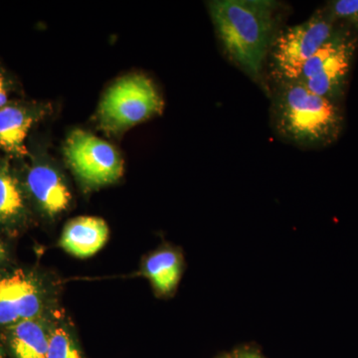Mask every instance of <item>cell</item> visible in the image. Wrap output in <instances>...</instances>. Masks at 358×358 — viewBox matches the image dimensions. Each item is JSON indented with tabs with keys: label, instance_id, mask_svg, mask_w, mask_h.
<instances>
[{
	"label": "cell",
	"instance_id": "6da1fadb",
	"mask_svg": "<svg viewBox=\"0 0 358 358\" xmlns=\"http://www.w3.org/2000/svg\"><path fill=\"white\" fill-rule=\"evenodd\" d=\"M208 7L226 55L254 81H260L274 41L277 2L214 0Z\"/></svg>",
	"mask_w": 358,
	"mask_h": 358
},
{
	"label": "cell",
	"instance_id": "7a4b0ae2",
	"mask_svg": "<svg viewBox=\"0 0 358 358\" xmlns=\"http://www.w3.org/2000/svg\"><path fill=\"white\" fill-rule=\"evenodd\" d=\"M274 120L282 136L303 147L336 140L343 124L333 101L315 95L298 81L282 84L275 99Z\"/></svg>",
	"mask_w": 358,
	"mask_h": 358
},
{
	"label": "cell",
	"instance_id": "3957f363",
	"mask_svg": "<svg viewBox=\"0 0 358 358\" xmlns=\"http://www.w3.org/2000/svg\"><path fill=\"white\" fill-rule=\"evenodd\" d=\"M63 282L55 273L16 268L0 273V327L55 312Z\"/></svg>",
	"mask_w": 358,
	"mask_h": 358
},
{
	"label": "cell",
	"instance_id": "277c9868",
	"mask_svg": "<svg viewBox=\"0 0 358 358\" xmlns=\"http://www.w3.org/2000/svg\"><path fill=\"white\" fill-rule=\"evenodd\" d=\"M164 103L154 83L143 75L122 78L110 87L99 107V122L119 134L162 114Z\"/></svg>",
	"mask_w": 358,
	"mask_h": 358
},
{
	"label": "cell",
	"instance_id": "5b68a950",
	"mask_svg": "<svg viewBox=\"0 0 358 358\" xmlns=\"http://www.w3.org/2000/svg\"><path fill=\"white\" fill-rule=\"evenodd\" d=\"M334 33L333 21L322 13L282 30L273 41L271 51L275 77L281 84L296 81L306 62Z\"/></svg>",
	"mask_w": 358,
	"mask_h": 358
},
{
	"label": "cell",
	"instance_id": "8992f818",
	"mask_svg": "<svg viewBox=\"0 0 358 358\" xmlns=\"http://www.w3.org/2000/svg\"><path fill=\"white\" fill-rule=\"evenodd\" d=\"M64 152L71 169L86 189L114 185L124 173L120 152L88 131H72L66 141Z\"/></svg>",
	"mask_w": 358,
	"mask_h": 358
},
{
	"label": "cell",
	"instance_id": "52a82bcc",
	"mask_svg": "<svg viewBox=\"0 0 358 358\" xmlns=\"http://www.w3.org/2000/svg\"><path fill=\"white\" fill-rule=\"evenodd\" d=\"M353 53L355 42L345 35L334 33L306 62L296 81L315 95L331 101L345 83Z\"/></svg>",
	"mask_w": 358,
	"mask_h": 358
},
{
	"label": "cell",
	"instance_id": "ba28073f",
	"mask_svg": "<svg viewBox=\"0 0 358 358\" xmlns=\"http://www.w3.org/2000/svg\"><path fill=\"white\" fill-rule=\"evenodd\" d=\"M25 187L42 215L55 220L72 203L73 195L64 174L47 162L33 164L26 174Z\"/></svg>",
	"mask_w": 358,
	"mask_h": 358
},
{
	"label": "cell",
	"instance_id": "9c48e42d",
	"mask_svg": "<svg viewBox=\"0 0 358 358\" xmlns=\"http://www.w3.org/2000/svg\"><path fill=\"white\" fill-rule=\"evenodd\" d=\"M61 308L7 327L6 339L13 358H46L54 320Z\"/></svg>",
	"mask_w": 358,
	"mask_h": 358
},
{
	"label": "cell",
	"instance_id": "30bf717a",
	"mask_svg": "<svg viewBox=\"0 0 358 358\" xmlns=\"http://www.w3.org/2000/svg\"><path fill=\"white\" fill-rule=\"evenodd\" d=\"M107 222L95 216H80L66 224L59 245L66 253L86 259L103 248L109 239Z\"/></svg>",
	"mask_w": 358,
	"mask_h": 358
},
{
	"label": "cell",
	"instance_id": "8fae6325",
	"mask_svg": "<svg viewBox=\"0 0 358 358\" xmlns=\"http://www.w3.org/2000/svg\"><path fill=\"white\" fill-rule=\"evenodd\" d=\"M45 107L7 103L0 109V150L14 157L28 155L26 140L35 122L45 115Z\"/></svg>",
	"mask_w": 358,
	"mask_h": 358
},
{
	"label": "cell",
	"instance_id": "7c38bea8",
	"mask_svg": "<svg viewBox=\"0 0 358 358\" xmlns=\"http://www.w3.org/2000/svg\"><path fill=\"white\" fill-rule=\"evenodd\" d=\"M141 270L157 296H169L176 292L180 282L183 257L173 247L164 246L145 257Z\"/></svg>",
	"mask_w": 358,
	"mask_h": 358
},
{
	"label": "cell",
	"instance_id": "4fadbf2b",
	"mask_svg": "<svg viewBox=\"0 0 358 358\" xmlns=\"http://www.w3.org/2000/svg\"><path fill=\"white\" fill-rule=\"evenodd\" d=\"M27 215L24 190L7 162H0V224L15 226Z\"/></svg>",
	"mask_w": 358,
	"mask_h": 358
},
{
	"label": "cell",
	"instance_id": "5bb4252c",
	"mask_svg": "<svg viewBox=\"0 0 358 358\" xmlns=\"http://www.w3.org/2000/svg\"><path fill=\"white\" fill-rule=\"evenodd\" d=\"M46 358H85L74 324L63 308L54 320Z\"/></svg>",
	"mask_w": 358,
	"mask_h": 358
},
{
	"label": "cell",
	"instance_id": "9a60e30c",
	"mask_svg": "<svg viewBox=\"0 0 358 358\" xmlns=\"http://www.w3.org/2000/svg\"><path fill=\"white\" fill-rule=\"evenodd\" d=\"M331 13L336 17L343 18L358 26V0H338L331 6Z\"/></svg>",
	"mask_w": 358,
	"mask_h": 358
},
{
	"label": "cell",
	"instance_id": "2e32d148",
	"mask_svg": "<svg viewBox=\"0 0 358 358\" xmlns=\"http://www.w3.org/2000/svg\"><path fill=\"white\" fill-rule=\"evenodd\" d=\"M8 86L3 75L0 73V109L8 103Z\"/></svg>",
	"mask_w": 358,
	"mask_h": 358
},
{
	"label": "cell",
	"instance_id": "e0dca14e",
	"mask_svg": "<svg viewBox=\"0 0 358 358\" xmlns=\"http://www.w3.org/2000/svg\"><path fill=\"white\" fill-rule=\"evenodd\" d=\"M7 257V249L6 247V245L2 243L1 241H0V262H2V261L6 260Z\"/></svg>",
	"mask_w": 358,
	"mask_h": 358
},
{
	"label": "cell",
	"instance_id": "ac0fdd59",
	"mask_svg": "<svg viewBox=\"0 0 358 358\" xmlns=\"http://www.w3.org/2000/svg\"><path fill=\"white\" fill-rule=\"evenodd\" d=\"M236 358H262L254 353H243V355H237Z\"/></svg>",
	"mask_w": 358,
	"mask_h": 358
},
{
	"label": "cell",
	"instance_id": "d6986e66",
	"mask_svg": "<svg viewBox=\"0 0 358 358\" xmlns=\"http://www.w3.org/2000/svg\"><path fill=\"white\" fill-rule=\"evenodd\" d=\"M0 358H3V355H2V352H0Z\"/></svg>",
	"mask_w": 358,
	"mask_h": 358
}]
</instances>
